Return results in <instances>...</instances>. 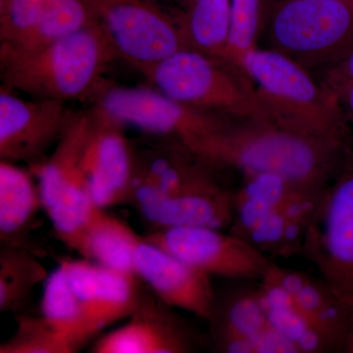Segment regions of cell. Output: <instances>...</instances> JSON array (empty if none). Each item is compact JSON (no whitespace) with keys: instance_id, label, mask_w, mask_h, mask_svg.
<instances>
[{"instance_id":"27","label":"cell","mask_w":353,"mask_h":353,"mask_svg":"<svg viewBox=\"0 0 353 353\" xmlns=\"http://www.w3.org/2000/svg\"><path fill=\"white\" fill-rule=\"evenodd\" d=\"M320 80L326 83L338 97L350 126L353 128V83L328 72H322Z\"/></svg>"},{"instance_id":"18","label":"cell","mask_w":353,"mask_h":353,"mask_svg":"<svg viewBox=\"0 0 353 353\" xmlns=\"http://www.w3.org/2000/svg\"><path fill=\"white\" fill-rule=\"evenodd\" d=\"M32 171L0 160V239L4 245L21 246L39 208L38 182Z\"/></svg>"},{"instance_id":"24","label":"cell","mask_w":353,"mask_h":353,"mask_svg":"<svg viewBox=\"0 0 353 353\" xmlns=\"http://www.w3.org/2000/svg\"><path fill=\"white\" fill-rule=\"evenodd\" d=\"M231 1L232 30L229 44V62L243 71L241 62L246 53L257 46L271 0Z\"/></svg>"},{"instance_id":"12","label":"cell","mask_w":353,"mask_h":353,"mask_svg":"<svg viewBox=\"0 0 353 353\" xmlns=\"http://www.w3.org/2000/svg\"><path fill=\"white\" fill-rule=\"evenodd\" d=\"M85 321L88 340L122 319L141 303L138 278L85 259L62 260Z\"/></svg>"},{"instance_id":"8","label":"cell","mask_w":353,"mask_h":353,"mask_svg":"<svg viewBox=\"0 0 353 353\" xmlns=\"http://www.w3.org/2000/svg\"><path fill=\"white\" fill-rule=\"evenodd\" d=\"M92 105L123 126L136 128L150 136L176 139L199 155L229 119L189 108L150 85L126 87L108 82Z\"/></svg>"},{"instance_id":"6","label":"cell","mask_w":353,"mask_h":353,"mask_svg":"<svg viewBox=\"0 0 353 353\" xmlns=\"http://www.w3.org/2000/svg\"><path fill=\"white\" fill-rule=\"evenodd\" d=\"M301 252L353 310V146L320 194Z\"/></svg>"},{"instance_id":"19","label":"cell","mask_w":353,"mask_h":353,"mask_svg":"<svg viewBox=\"0 0 353 353\" xmlns=\"http://www.w3.org/2000/svg\"><path fill=\"white\" fill-rule=\"evenodd\" d=\"M176 15L188 48L230 64L231 0H188Z\"/></svg>"},{"instance_id":"11","label":"cell","mask_w":353,"mask_h":353,"mask_svg":"<svg viewBox=\"0 0 353 353\" xmlns=\"http://www.w3.org/2000/svg\"><path fill=\"white\" fill-rule=\"evenodd\" d=\"M82 166L90 196L106 209L129 201L134 173V148L125 126L92 105Z\"/></svg>"},{"instance_id":"25","label":"cell","mask_w":353,"mask_h":353,"mask_svg":"<svg viewBox=\"0 0 353 353\" xmlns=\"http://www.w3.org/2000/svg\"><path fill=\"white\" fill-rule=\"evenodd\" d=\"M73 348L43 316H20L10 339L0 345V353H73Z\"/></svg>"},{"instance_id":"15","label":"cell","mask_w":353,"mask_h":353,"mask_svg":"<svg viewBox=\"0 0 353 353\" xmlns=\"http://www.w3.org/2000/svg\"><path fill=\"white\" fill-rule=\"evenodd\" d=\"M166 305L141 297L128 321L97 340L94 353H185L192 350L187 329Z\"/></svg>"},{"instance_id":"28","label":"cell","mask_w":353,"mask_h":353,"mask_svg":"<svg viewBox=\"0 0 353 353\" xmlns=\"http://www.w3.org/2000/svg\"><path fill=\"white\" fill-rule=\"evenodd\" d=\"M323 72H328L353 83V50L341 60L339 63ZM322 73V72H321Z\"/></svg>"},{"instance_id":"13","label":"cell","mask_w":353,"mask_h":353,"mask_svg":"<svg viewBox=\"0 0 353 353\" xmlns=\"http://www.w3.org/2000/svg\"><path fill=\"white\" fill-rule=\"evenodd\" d=\"M134 274L169 307L209 319L216 303L210 276L141 239L134 255Z\"/></svg>"},{"instance_id":"23","label":"cell","mask_w":353,"mask_h":353,"mask_svg":"<svg viewBox=\"0 0 353 353\" xmlns=\"http://www.w3.org/2000/svg\"><path fill=\"white\" fill-rule=\"evenodd\" d=\"M48 277L46 267L24 248L4 245L0 252V311L19 309Z\"/></svg>"},{"instance_id":"30","label":"cell","mask_w":353,"mask_h":353,"mask_svg":"<svg viewBox=\"0 0 353 353\" xmlns=\"http://www.w3.org/2000/svg\"><path fill=\"white\" fill-rule=\"evenodd\" d=\"M157 1L162 4H164V2L174 4V6H176V9H183V7L185 6V4H187L188 0H157Z\"/></svg>"},{"instance_id":"2","label":"cell","mask_w":353,"mask_h":353,"mask_svg":"<svg viewBox=\"0 0 353 353\" xmlns=\"http://www.w3.org/2000/svg\"><path fill=\"white\" fill-rule=\"evenodd\" d=\"M116 60L97 24L37 46L0 43L1 85L34 99L92 103Z\"/></svg>"},{"instance_id":"1","label":"cell","mask_w":353,"mask_h":353,"mask_svg":"<svg viewBox=\"0 0 353 353\" xmlns=\"http://www.w3.org/2000/svg\"><path fill=\"white\" fill-rule=\"evenodd\" d=\"M352 146L292 131L263 117L229 118L201 157L218 168L238 169L245 175L270 174L299 189L319 192Z\"/></svg>"},{"instance_id":"26","label":"cell","mask_w":353,"mask_h":353,"mask_svg":"<svg viewBox=\"0 0 353 353\" xmlns=\"http://www.w3.org/2000/svg\"><path fill=\"white\" fill-rule=\"evenodd\" d=\"M59 0H0V43H17L34 31Z\"/></svg>"},{"instance_id":"10","label":"cell","mask_w":353,"mask_h":353,"mask_svg":"<svg viewBox=\"0 0 353 353\" xmlns=\"http://www.w3.org/2000/svg\"><path fill=\"white\" fill-rule=\"evenodd\" d=\"M67 102L26 99L19 92L0 88V158L29 167L46 158L73 117Z\"/></svg>"},{"instance_id":"5","label":"cell","mask_w":353,"mask_h":353,"mask_svg":"<svg viewBox=\"0 0 353 353\" xmlns=\"http://www.w3.org/2000/svg\"><path fill=\"white\" fill-rule=\"evenodd\" d=\"M148 85L189 108L233 119L264 117L245 72L192 48H183L145 74Z\"/></svg>"},{"instance_id":"22","label":"cell","mask_w":353,"mask_h":353,"mask_svg":"<svg viewBox=\"0 0 353 353\" xmlns=\"http://www.w3.org/2000/svg\"><path fill=\"white\" fill-rule=\"evenodd\" d=\"M41 306V316L74 352L87 343L82 310L61 262L44 282Z\"/></svg>"},{"instance_id":"31","label":"cell","mask_w":353,"mask_h":353,"mask_svg":"<svg viewBox=\"0 0 353 353\" xmlns=\"http://www.w3.org/2000/svg\"><path fill=\"white\" fill-rule=\"evenodd\" d=\"M347 1L352 2L353 3V0H347Z\"/></svg>"},{"instance_id":"14","label":"cell","mask_w":353,"mask_h":353,"mask_svg":"<svg viewBox=\"0 0 353 353\" xmlns=\"http://www.w3.org/2000/svg\"><path fill=\"white\" fill-rule=\"evenodd\" d=\"M216 350L229 353H297L272 326L256 289L232 292L218 303L212 314Z\"/></svg>"},{"instance_id":"7","label":"cell","mask_w":353,"mask_h":353,"mask_svg":"<svg viewBox=\"0 0 353 353\" xmlns=\"http://www.w3.org/2000/svg\"><path fill=\"white\" fill-rule=\"evenodd\" d=\"M95 24L116 57L145 75L187 48L176 9L157 0H90Z\"/></svg>"},{"instance_id":"21","label":"cell","mask_w":353,"mask_h":353,"mask_svg":"<svg viewBox=\"0 0 353 353\" xmlns=\"http://www.w3.org/2000/svg\"><path fill=\"white\" fill-rule=\"evenodd\" d=\"M83 167V166H82ZM88 190L83 170L62 190L46 211L58 241L81 255L88 227L97 209Z\"/></svg>"},{"instance_id":"4","label":"cell","mask_w":353,"mask_h":353,"mask_svg":"<svg viewBox=\"0 0 353 353\" xmlns=\"http://www.w3.org/2000/svg\"><path fill=\"white\" fill-rule=\"evenodd\" d=\"M269 50L308 71L334 66L353 50V3L347 0H277L263 29Z\"/></svg>"},{"instance_id":"20","label":"cell","mask_w":353,"mask_h":353,"mask_svg":"<svg viewBox=\"0 0 353 353\" xmlns=\"http://www.w3.org/2000/svg\"><path fill=\"white\" fill-rule=\"evenodd\" d=\"M143 236H139L124 221L99 208L88 227L81 256L95 263L134 274V255ZM137 277V276H136Z\"/></svg>"},{"instance_id":"3","label":"cell","mask_w":353,"mask_h":353,"mask_svg":"<svg viewBox=\"0 0 353 353\" xmlns=\"http://www.w3.org/2000/svg\"><path fill=\"white\" fill-rule=\"evenodd\" d=\"M241 68L254 85L265 119L315 138L353 143L338 97L307 69L259 46L246 53Z\"/></svg>"},{"instance_id":"29","label":"cell","mask_w":353,"mask_h":353,"mask_svg":"<svg viewBox=\"0 0 353 353\" xmlns=\"http://www.w3.org/2000/svg\"><path fill=\"white\" fill-rule=\"evenodd\" d=\"M343 352L353 353V310L352 316V323H350V332H348L347 341H345Z\"/></svg>"},{"instance_id":"9","label":"cell","mask_w":353,"mask_h":353,"mask_svg":"<svg viewBox=\"0 0 353 353\" xmlns=\"http://www.w3.org/2000/svg\"><path fill=\"white\" fill-rule=\"evenodd\" d=\"M145 238L210 277L259 281L273 264L245 239L217 228H158Z\"/></svg>"},{"instance_id":"16","label":"cell","mask_w":353,"mask_h":353,"mask_svg":"<svg viewBox=\"0 0 353 353\" xmlns=\"http://www.w3.org/2000/svg\"><path fill=\"white\" fill-rule=\"evenodd\" d=\"M269 272L331 341L336 352H343L352 323V309L341 301L321 278L288 270L275 263L271 265Z\"/></svg>"},{"instance_id":"17","label":"cell","mask_w":353,"mask_h":353,"mask_svg":"<svg viewBox=\"0 0 353 353\" xmlns=\"http://www.w3.org/2000/svg\"><path fill=\"white\" fill-rule=\"evenodd\" d=\"M256 290L273 328L296 348L297 353L336 352L331 341L299 307L294 297L271 275L259 280Z\"/></svg>"}]
</instances>
